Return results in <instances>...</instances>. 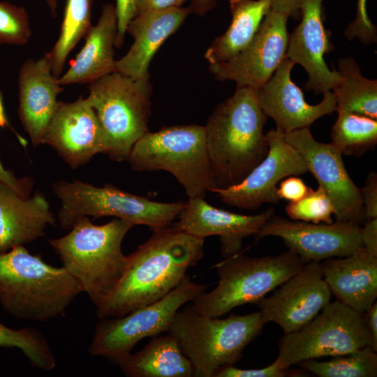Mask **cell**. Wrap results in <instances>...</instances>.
<instances>
[{
    "instance_id": "e0dca14e",
    "label": "cell",
    "mask_w": 377,
    "mask_h": 377,
    "mask_svg": "<svg viewBox=\"0 0 377 377\" xmlns=\"http://www.w3.org/2000/svg\"><path fill=\"white\" fill-rule=\"evenodd\" d=\"M44 144L73 169L85 165L98 154H105V135L87 97L59 101L43 138Z\"/></svg>"
},
{
    "instance_id": "f35d334b",
    "label": "cell",
    "mask_w": 377,
    "mask_h": 377,
    "mask_svg": "<svg viewBox=\"0 0 377 377\" xmlns=\"http://www.w3.org/2000/svg\"><path fill=\"white\" fill-rule=\"evenodd\" d=\"M310 187L296 175L286 177L280 182L277 187L276 195L279 199H284L290 202L297 201L306 195Z\"/></svg>"
},
{
    "instance_id": "ba28073f",
    "label": "cell",
    "mask_w": 377,
    "mask_h": 377,
    "mask_svg": "<svg viewBox=\"0 0 377 377\" xmlns=\"http://www.w3.org/2000/svg\"><path fill=\"white\" fill-rule=\"evenodd\" d=\"M89 98L105 135L107 154L127 161L135 143L148 130L152 86L149 78L117 71L88 84Z\"/></svg>"
},
{
    "instance_id": "4dcf8cb0",
    "label": "cell",
    "mask_w": 377,
    "mask_h": 377,
    "mask_svg": "<svg viewBox=\"0 0 377 377\" xmlns=\"http://www.w3.org/2000/svg\"><path fill=\"white\" fill-rule=\"evenodd\" d=\"M301 367L320 377H376L377 354L366 346L350 353L332 357L328 361L313 359L298 363Z\"/></svg>"
},
{
    "instance_id": "d590c367",
    "label": "cell",
    "mask_w": 377,
    "mask_h": 377,
    "mask_svg": "<svg viewBox=\"0 0 377 377\" xmlns=\"http://www.w3.org/2000/svg\"><path fill=\"white\" fill-rule=\"evenodd\" d=\"M288 369L279 367L274 361L270 365L260 369H242L234 365H228L219 368L213 377H283Z\"/></svg>"
},
{
    "instance_id": "f1b7e54d",
    "label": "cell",
    "mask_w": 377,
    "mask_h": 377,
    "mask_svg": "<svg viewBox=\"0 0 377 377\" xmlns=\"http://www.w3.org/2000/svg\"><path fill=\"white\" fill-rule=\"evenodd\" d=\"M94 0H67L58 39L45 54L52 72L61 75L68 56L91 28Z\"/></svg>"
},
{
    "instance_id": "74e56055",
    "label": "cell",
    "mask_w": 377,
    "mask_h": 377,
    "mask_svg": "<svg viewBox=\"0 0 377 377\" xmlns=\"http://www.w3.org/2000/svg\"><path fill=\"white\" fill-rule=\"evenodd\" d=\"M115 8L117 17L115 47L119 48L123 45L127 27L135 16L134 0H116Z\"/></svg>"
},
{
    "instance_id": "d6986e66",
    "label": "cell",
    "mask_w": 377,
    "mask_h": 377,
    "mask_svg": "<svg viewBox=\"0 0 377 377\" xmlns=\"http://www.w3.org/2000/svg\"><path fill=\"white\" fill-rule=\"evenodd\" d=\"M295 64L287 56L270 79L256 89L258 104L267 117L284 133L309 126L318 119L337 111V98L332 91L324 92L316 105L304 100L301 89L291 79Z\"/></svg>"
},
{
    "instance_id": "7bdbcfd3",
    "label": "cell",
    "mask_w": 377,
    "mask_h": 377,
    "mask_svg": "<svg viewBox=\"0 0 377 377\" xmlns=\"http://www.w3.org/2000/svg\"><path fill=\"white\" fill-rule=\"evenodd\" d=\"M271 9L288 16L297 17L300 12V0H269Z\"/></svg>"
},
{
    "instance_id": "4316f807",
    "label": "cell",
    "mask_w": 377,
    "mask_h": 377,
    "mask_svg": "<svg viewBox=\"0 0 377 377\" xmlns=\"http://www.w3.org/2000/svg\"><path fill=\"white\" fill-rule=\"evenodd\" d=\"M231 23L207 49L209 64L226 61L244 50L252 40L267 12L269 0H229Z\"/></svg>"
},
{
    "instance_id": "7c38bea8",
    "label": "cell",
    "mask_w": 377,
    "mask_h": 377,
    "mask_svg": "<svg viewBox=\"0 0 377 377\" xmlns=\"http://www.w3.org/2000/svg\"><path fill=\"white\" fill-rule=\"evenodd\" d=\"M265 138L267 154L240 183L211 191L223 203L244 209H256L264 203L276 204L280 200L277 184L281 180L309 172L303 157L286 140L284 132L276 128L266 133Z\"/></svg>"
},
{
    "instance_id": "44dd1931",
    "label": "cell",
    "mask_w": 377,
    "mask_h": 377,
    "mask_svg": "<svg viewBox=\"0 0 377 377\" xmlns=\"http://www.w3.org/2000/svg\"><path fill=\"white\" fill-rule=\"evenodd\" d=\"M20 121L34 147L42 145L47 127L57 108V97L63 90L59 77L52 72L45 54L29 59L21 66L18 75Z\"/></svg>"
},
{
    "instance_id": "b9f144b4",
    "label": "cell",
    "mask_w": 377,
    "mask_h": 377,
    "mask_svg": "<svg viewBox=\"0 0 377 377\" xmlns=\"http://www.w3.org/2000/svg\"><path fill=\"white\" fill-rule=\"evenodd\" d=\"M362 246L371 255L377 257V219H368L360 228Z\"/></svg>"
},
{
    "instance_id": "7a4b0ae2",
    "label": "cell",
    "mask_w": 377,
    "mask_h": 377,
    "mask_svg": "<svg viewBox=\"0 0 377 377\" xmlns=\"http://www.w3.org/2000/svg\"><path fill=\"white\" fill-rule=\"evenodd\" d=\"M263 112L256 89L237 87L219 103L205 126L206 146L217 188L240 183L265 158L268 145Z\"/></svg>"
},
{
    "instance_id": "ee69618b",
    "label": "cell",
    "mask_w": 377,
    "mask_h": 377,
    "mask_svg": "<svg viewBox=\"0 0 377 377\" xmlns=\"http://www.w3.org/2000/svg\"><path fill=\"white\" fill-rule=\"evenodd\" d=\"M363 315L372 339V348L377 352V302H375Z\"/></svg>"
},
{
    "instance_id": "6da1fadb",
    "label": "cell",
    "mask_w": 377,
    "mask_h": 377,
    "mask_svg": "<svg viewBox=\"0 0 377 377\" xmlns=\"http://www.w3.org/2000/svg\"><path fill=\"white\" fill-rule=\"evenodd\" d=\"M152 231L149 239L127 256L121 279L96 306L98 319L121 317L159 300L204 256V239L170 226Z\"/></svg>"
},
{
    "instance_id": "ffe728a7",
    "label": "cell",
    "mask_w": 377,
    "mask_h": 377,
    "mask_svg": "<svg viewBox=\"0 0 377 377\" xmlns=\"http://www.w3.org/2000/svg\"><path fill=\"white\" fill-rule=\"evenodd\" d=\"M272 214V208L254 215L239 214L216 208L204 198H188L177 221L170 226L197 238L219 236L225 258L240 252L244 239L256 235Z\"/></svg>"
},
{
    "instance_id": "7402d4cb",
    "label": "cell",
    "mask_w": 377,
    "mask_h": 377,
    "mask_svg": "<svg viewBox=\"0 0 377 377\" xmlns=\"http://www.w3.org/2000/svg\"><path fill=\"white\" fill-rule=\"evenodd\" d=\"M188 8L175 7L136 15L126 32L133 43L126 54L116 60V71L133 78H149V66L158 48L191 14Z\"/></svg>"
},
{
    "instance_id": "60d3db41",
    "label": "cell",
    "mask_w": 377,
    "mask_h": 377,
    "mask_svg": "<svg viewBox=\"0 0 377 377\" xmlns=\"http://www.w3.org/2000/svg\"><path fill=\"white\" fill-rule=\"evenodd\" d=\"M187 0H134L135 16L147 12L181 7V6Z\"/></svg>"
},
{
    "instance_id": "d4e9b609",
    "label": "cell",
    "mask_w": 377,
    "mask_h": 377,
    "mask_svg": "<svg viewBox=\"0 0 377 377\" xmlns=\"http://www.w3.org/2000/svg\"><path fill=\"white\" fill-rule=\"evenodd\" d=\"M117 32L115 6H103L97 23L85 36V42L68 70L59 77L62 86L89 84L116 71L114 47Z\"/></svg>"
},
{
    "instance_id": "9c48e42d",
    "label": "cell",
    "mask_w": 377,
    "mask_h": 377,
    "mask_svg": "<svg viewBox=\"0 0 377 377\" xmlns=\"http://www.w3.org/2000/svg\"><path fill=\"white\" fill-rule=\"evenodd\" d=\"M52 191L61 202L57 219L64 229H71L83 216H112L151 230L167 228L185 204L156 202L111 184L96 186L77 179L55 182Z\"/></svg>"
},
{
    "instance_id": "ab89813d",
    "label": "cell",
    "mask_w": 377,
    "mask_h": 377,
    "mask_svg": "<svg viewBox=\"0 0 377 377\" xmlns=\"http://www.w3.org/2000/svg\"><path fill=\"white\" fill-rule=\"evenodd\" d=\"M361 193L364 217L367 220L377 219V175L376 172L369 173Z\"/></svg>"
},
{
    "instance_id": "8fae6325",
    "label": "cell",
    "mask_w": 377,
    "mask_h": 377,
    "mask_svg": "<svg viewBox=\"0 0 377 377\" xmlns=\"http://www.w3.org/2000/svg\"><path fill=\"white\" fill-rule=\"evenodd\" d=\"M366 346L372 347V339L364 315L337 300L300 330L285 334L275 361L288 369L304 360L344 355Z\"/></svg>"
},
{
    "instance_id": "f6af8a7d",
    "label": "cell",
    "mask_w": 377,
    "mask_h": 377,
    "mask_svg": "<svg viewBox=\"0 0 377 377\" xmlns=\"http://www.w3.org/2000/svg\"><path fill=\"white\" fill-rule=\"evenodd\" d=\"M215 0H191L188 7L191 13L202 16L216 7Z\"/></svg>"
},
{
    "instance_id": "cb8c5ba5",
    "label": "cell",
    "mask_w": 377,
    "mask_h": 377,
    "mask_svg": "<svg viewBox=\"0 0 377 377\" xmlns=\"http://www.w3.org/2000/svg\"><path fill=\"white\" fill-rule=\"evenodd\" d=\"M55 221L42 193L24 198L0 181V253L43 237Z\"/></svg>"
},
{
    "instance_id": "bcb514c9",
    "label": "cell",
    "mask_w": 377,
    "mask_h": 377,
    "mask_svg": "<svg viewBox=\"0 0 377 377\" xmlns=\"http://www.w3.org/2000/svg\"><path fill=\"white\" fill-rule=\"evenodd\" d=\"M44 1L46 2L52 13L54 15L56 14V10L57 8V0H44Z\"/></svg>"
},
{
    "instance_id": "3957f363",
    "label": "cell",
    "mask_w": 377,
    "mask_h": 377,
    "mask_svg": "<svg viewBox=\"0 0 377 377\" xmlns=\"http://www.w3.org/2000/svg\"><path fill=\"white\" fill-rule=\"evenodd\" d=\"M82 292L63 266H52L23 246L0 253V304L18 320L45 322L64 316Z\"/></svg>"
},
{
    "instance_id": "d6a6232c",
    "label": "cell",
    "mask_w": 377,
    "mask_h": 377,
    "mask_svg": "<svg viewBox=\"0 0 377 377\" xmlns=\"http://www.w3.org/2000/svg\"><path fill=\"white\" fill-rule=\"evenodd\" d=\"M286 212L292 220L328 224L333 221L334 208L325 191L318 186L316 190L310 188L301 199L290 202Z\"/></svg>"
},
{
    "instance_id": "836d02e7",
    "label": "cell",
    "mask_w": 377,
    "mask_h": 377,
    "mask_svg": "<svg viewBox=\"0 0 377 377\" xmlns=\"http://www.w3.org/2000/svg\"><path fill=\"white\" fill-rule=\"evenodd\" d=\"M31 36L29 18L26 10L0 1V43L23 45Z\"/></svg>"
},
{
    "instance_id": "83f0119b",
    "label": "cell",
    "mask_w": 377,
    "mask_h": 377,
    "mask_svg": "<svg viewBox=\"0 0 377 377\" xmlns=\"http://www.w3.org/2000/svg\"><path fill=\"white\" fill-rule=\"evenodd\" d=\"M339 84L332 90L337 110H345L377 119V80L365 77L355 58L347 57L338 61Z\"/></svg>"
},
{
    "instance_id": "603a6c76",
    "label": "cell",
    "mask_w": 377,
    "mask_h": 377,
    "mask_svg": "<svg viewBox=\"0 0 377 377\" xmlns=\"http://www.w3.org/2000/svg\"><path fill=\"white\" fill-rule=\"evenodd\" d=\"M321 267L339 302L362 314L376 302L377 257L363 246L348 256L327 259Z\"/></svg>"
},
{
    "instance_id": "9a60e30c",
    "label": "cell",
    "mask_w": 377,
    "mask_h": 377,
    "mask_svg": "<svg viewBox=\"0 0 377 377\" xmlns=\"http://www.w3.org/2000/svg\"><path fill=\"white\" fill-rule=\"evenodd\" d=\"M255 235L280 237L304 263L346 257L362 246L359 225L347 221L313 223L272 214Z\"/></svg>"
},
{
    "instance_id": "484cf974",
    "label": "cell",
    "mask_w": 377,
    "mask_h": 377,
    "mask_svg": "<svg viewBox=\"0 0 377 377\" xmlns=\"http://www.w3.org/2000/svg\"><path fill=\"white\" fill-rule=\"evenodd\" d=\"M119 366L128 377L194 376L191 361L169 334L154 337L144 348L131 353Z\"/></svg>"
},
{
    "instance_id": "277c9868",
    "label": "cell",
    "mask_w": 377,
    "mask_h": 377,
    "mask_svg": "<svg viewBox=\"0 0 377 377\" xmlns=\"http://www.w3.org/2000/svg\"><path fill=\"white\" fill-rule=\"evenodd\" d=\"M133 226L117 218L97 226L83 216L67 235L50 239L63 267L96 306L110 294L124 272L128 257L123 253L121 244Z\"/></svg>"
},
{
    "instance_id": "30bf717a",
    "label": "cell",
    "mask_w": 377,
    "mask_h": 377,
    "mask_svg": "<svg viewBox=\"0 0 377 377\" xmlns=\"http://www.w3.org/2000/svg\"><path fill=\"white\" fill-rule=\"evenodd\" d=\"M207 285L186 274L182 282L159 300L118 318L99 319L89 348L93 356L119 364L141 339L168 332L179 308L203 293Z\"/></svg>"
},
{
    "instance_id": "4fadbf2b",
    "label": "cell",
    "mask_w": 377,
    "mask_h": 377,
    "mask_svg": "<svg viewBox=\"0 0 377 377\" xmlns=\"http://www.w3.org/2000/svg\"><path fill=\"white\" fill-rule=\"evenodd\" d=\"M284 134L286 140L299 151L309 172L332 201L336 221L359 225L365 218L361 189L346 169L342 154L332 143L315 140L309 128Z\"/></svg>"
},
{
    "instance_id": "8d00e7d4",
    "label": "cell",
    "mask_w": 377,
    "mask_h": 377,
    "mask_svg": "<svg viewBox=\"0 0 377 377\" xmlns=\"http://www.w3.org/2000/svg\"><path fill=\"white\" fill-rule=\"evenodd\" d=\"M8 124V121L4 112L2 98L0 94V128ZM0 181L10 187L20 195L24 198L30 196L33 187V181L29 177H16L14 173L6 169L0 161Z\"/></svg>"
},
{
    "instance_id": "1f68e13d",
    "label": "cell",
    "mask_w": 377,
    "mask_h": 377,
    "mask_svg": "<svg viewBox=\"0 0 377 377\" xmlns=\"http://www.w3.org/2000/svg\"><path fill=\"white\" fill-rule=\"evenodd\" d=\"M0 347L20 349L31 366L45 371L57 364L52 350L42 333L34 327L12 329L0 323Z\"/></svg>"
},
{
    "instance_id": "2e32d148",
    "label": "cell",
    "mask_w": 377,
    "mask_h": 377,
    "mask_svg": "<svg viewBox=\"0 0 377 377\" xmlns=\"http://www.w3.org/2000/svg\"><path fill=\"white\" fill-rule=\"evenodd\" d=\"M332 291L320 263L309 262L269 297L255 304L265 323L278 324L285 334L303 327L330 302Z\"/></svg>"
},
{
    "instance_id": "8992f818",
    "label": "cell",
    "mask_w": 377,
    "mask_h": 377,
    "mask_svg": "<svg viewBox=\"0 0 377 377\" xmlns=\"http://www.w3.org/2000/svg\"><path fill=\"white\" fill-rule=\"evenodd\" d=\"M127 161L134 171L170 172L188 198H204L207 192L217 188L202 126L176 125L148 131L135 143Z\"/></svg>"
},
{
    "instance_id": "e575fe53",
    "label": "cell",
    "mask_w": 377,
    "mask_h": 377,
    "mask_svg": "<svg viewBox=\"0 0 377 377\" xmlns=\"http://www.w3.org/2000/svg\"><path fill=\"white\" fill-rule=\"evenodd\" d=\"M367 1H357L356 18L346 28L344 34L348 40L357 37L364 44L370 45L376 43L377 29L367 15Z\"/></svg>"
},
{
    "instance_id": "f546056e",
    "label": "cell",
    "mask_w": 377,
    "mask_h": 377,
    "mask_svg": "<svg viewBox=\"0 0 377 377\" xmlns=\"http://www.w3.org/2000/svg\"><path fill=\"white\" fill-rule=\"evenodd\" d=\"M337 112L331 143L342 154L360 156L376 146L377 119L345 110Z\"/></svg>"
},
{
    "instance_id": "ac0fdd59",
    "label": "cell",
    "mask_w": 377,
    "mask_h": 377,
    "mask_svg": "<svg viewBox=\"0 0 377 377\" xmlns=\"http://www.w3.org/2000/svg\"><path fill=\"white\" fill-rule=\"evenodd\" d=\"M323 1L300 0L302 20L289 35L286 52L287 57L307 73L304 89L316 94L332 91L341 80L338 71L333 66L330 70L325 61L334 46L324 27Z\"/></svg>"
},
{
    "instance_id": "5bb4252c",
    "label": "cell",
    "mask_w": 377,
    "mask_h": 377,
    "mask_svg": "<svg viewBox=\"0 0 377 377\" xmlns=\"http://www.w3.org/2000/svg\"><path fill=\"white\" fill-rule=\"evenodd\" d=\"M288 15L269 9L249 44L230 59L209 64L219 81L257 89L267 82L286 57Z\"/></svg>"
},
{
    "instance_id": "5b68a950",
    "label": "cell",
    "mask_w": 377,
    "mask_h": 377,
    "mask_svg": "<svg viewBox=\"0 0 377 377\" xmlns=\"http://www.w3.org/2000/svg\"><path fill=\"white\" fill-rule=\"evenodd\" d=\"M265 324L260 311L219 318L203 315L189 305L178 310L167 332L191 361L194 376L213 377L219 368L241 359Z\"/></svg>"
},
{
    "instance_id": "52a82bcc",
    "label": "cell",
    "mask_w": 377,
    "mask_h": 377,
    "mask_svg": "<svg viewBox=\"0 0 377 377\" xmlns=\"http://www.w3.org/2000/svg\"><path fill=\"white\" fill-rule=\"evenodd\" d=\"M304 264L289 249L264 257H249L239 252L214 266L219 278L218 285L211 292L198 295L191 305L203 315L221 317L239 306L256 304Z\"/></svg>"
}]
</instances>
